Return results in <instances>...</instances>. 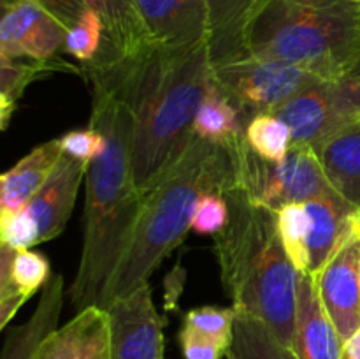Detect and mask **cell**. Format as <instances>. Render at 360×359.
<instances>
[{
    "mask_svg": "<svg viewBox=\"0 0 360 359\" xmlns=\"http://www.w3.org/2000/svg\"><path fill=\"white\" fill-rule=\"evenodd\" d=\"M81 69L88 80L115 88L132 109V175L144 196L192 141L197 109L211 88L210 44L153 46L141 58L94 62Z\"/></svg>",
    "mask_w": 360,
    "mask_h": 359,
    "instance_id": "6da1fadb",
    "label": "cell"
},
{
    "mask_svg": "<svg viewBox=\"0 0 360 359\" xmlns=\"http://www.w3.org/2000/svg\"><path fill=\"white\" fill-rule=\"evenodd\" d=\"M90 81L94 104L88 125L97 129L105 143L88 165L84 180L83 250L69 291L76 313L101 305L125 256L143 204V194L137 190L132 175V109L108 83Z\"/></svg>",
    "mask_w": 360,
    "mask_h": 359,
    "instance_id": "7a4b0ae2",
    "label": "cell"
},
{
    "mask_svg": "<svg viewBox=\"0 0 360 359\" xmlns=\"http://www.w3.org/2000/svg\"><path fill=\"white\" fill-rule=\"evenodd\" d=\"M224 196L231 218L213 241L225 292L236 310L259 317L292 347L299 271L281 245L278 211L255 203L234 183Z\"/></svg>",
    "mask_w": 360,
    "mask_h": 359,
    "instance_id": "3957f363",
    "label": "cell"
},
{
    "mask_svg": "<svg viewBox=\"0 0 360 359\" xmlns=\"http://www.w3.org/2000/svg\"><path fill=\"white\" fill-rule=\"evenodd\" d=\"M234 183L229 150L193 134L181 157L143 196L139 217L122 263L104 292L101 308L150 284L162 260L192 231L197 201L225 192Z\"/></svg>",
    "mask_w": 360,
    "mask_h": 359,
    "instance_id": "277c9868",
    "label": "cell"
},
{
    "mask_svg": "<svg viewBox=\"0 0 360 359\" xmlns=\"http://www.w3.org/2000/svg\"><path fill=\"white\" fill-rule=\"evenodd\" d=\"M248 55L280 60L319 80L348 76L360 58V6L269 0L250 27Z\"/></svg>",
    "mask_w": 360,
    "mask_h": 359,
    "instance_id": "5b68a950",
    "label": "cell"
},
{
    "mask_svg": "<svg viewBox=\"0 0 360 359\" xmlns=\"http://www.w3.org/2000/svg\"><path fill=\"white\" fill-rule=\"evenodd\" d=\"M227 150L234 169V185L267 208L278 211L287 204L309 203L338 194L311 146L292 144L283 160L273 162L257 155L243 134Z\"/></svg>",
    "mask_w": 360,
    "mask_h": 359,
    "instance_id": "8992f818",
    "label": "cell"
},
{
    "mask_svg": "<svg viewBox=\"0 0 360 359\" xmlns=\"http://www.w3.org/2000/svg\"><path fill=\"white\" fill-rule=\"evenodd\" d=\"M273 115L292 132V144L319 150L343 130L360 122V76L319 80L285 102Z\"/></svg>",
    "mask_w": 360,
    "mask_h": 359,
    "instance_id": "52a82bcc",
    "label": "cell"
},
{
    "mask_svg": "<svg viewBox=\"0 0 360 359\" xmlns=\"http://www.w3.org/2000/svg\"><path fill=\"white\" fill-rule=\"evenodd\" d=\"M315 81L319 77L299 67L255 55L213 65L211 70V83L238 106L246 123L260 113H274Z\"/></svg>",
    "mask_w": 360,
    "mask_h": 359,
    "instance_id": "ba28073f",
    "label": "cell"
},
{
    "mask_svg": "<svg viewBox=\"0 0 360 359\" xmlns=\"http://www.w3.org/2000/svg\"><path fill=\"white\" fill-rule=\"evenodd\" d=\"M0 58L51 60L65 46L67 28L37 0H0Z\"/></svg>",
    "mask_w": 360,
    "mask_h": 359,
    "instance_id": "9c48e42d",
    "label": "cell"
},
{
    "mask_svg": "<svg viewBox=\"0 0 360 359\" xmlns=\"http://www.w3.org/2000/svg\"><path fill=\"white\" fill-rule=\"evenodd\" d=\"M112 359H165L164 326L151 298L150 284L105 306Z\"/></svg>",
    "mask_w": 360,
    "mask_h": 359,
    "instance_id": "30bf717a",
    "label": "cell"
},
{
    "mask_svg": "<svg viewBox=\"0 0 360 359\" xmlns=\"http://www.w3.org/2000/svg\"><path fill=\"white\" fill-rule=\"evenodd\" d=\"M315 280L320 301L345 341L360 327V218Z\"/></svg>",
    "mask_w": 360,
    "mask_h": 359,
    "instance_id": "8fae6325",
    "label": "cell"
},
{
    "mask_svg": "<svg viewBox=\"0 0 360 359\" xmlns=\"http://www.w3.org/2000/svg\"><path fill=\"white\" fill-rule=\"evenodd\" d=\"M88 165L62 151L41 189L25 204V210L37 225L41 243L58 238L67 227L81 183L86 180Z\"/></svg>",
    "mask_w": 360,
    "mask_h": 359,
    "instance_id": "7c38bea8",
    "label": "cell"
},
{
    "mask_svg": "<svg viewBox=\"0 0 360 359\" xmlns=\"http://www.w3.org/2000/svg\"><path fill=\"white\" fill-rule=\"evenodd\" d=\"M155 46L190 48L210 39L206 0H136Z\"/></svg>",
    "mask_w": 360,
    "mask_h": 359,
    "instance_id": "4fadbf2b",
    "label": "cell"
},
{
    "mask_svg": "<svg viewBox=\"0 0 360 359\" xmlns=\"http://www.w3.org/2000/svg\"><path fill=\"white\" fill-rule=\"evenodd\" d=\"M292 348L299 359H341L343 338L320 301L315 273H299Z\"/></svg>",
    "mask_w": 360,
    "mask_h": 359,
    "instance_id": "5bb4252c",
    "label": "cell"
},
{
    "mask_svg": "<svg viewBox=\"0 0 360 359\" xmlns=\"http://www.w3.org/2000/svg\"><path fill=\"white\" fill-rule=\"evenodd\" d=\"M35 359H112L109 315L101 306H90L53 331Z\"/></svg>",
    "mask_w": 360,
    "mask_h": 359,
    "instance_id": "9a60e30c",
    "label": "cell"
},
{
    "mask_svg": "<svg viewBox=\"0 0 360 359\" xmlns=\"http://www.w3.org/2000/svg\"><path fill=\"white\" fill-rule=\"evenodd\" d=\"M102 18L105 41L95 62L136 60L153 48L136 0H79ZM94 63V62H91Z\"/></svg>",
    "mask_w": 360,
    "mask_h": 359,
    "instance_id": "2e32d148",
    "label": "cell"
},
{
    "mask_svg": "<svg viewBox=\"0 0 360 359\" xmlns=\"http://www.w3.org/2000/svg\"><path fill=\"white\" fill-rule=\"evenodd\" d=\"M51 266L44 253L16 250L0 243V327L6 329L18 310L51 278Z\"/></svg>",
    "mask_w": 360,
    "mask_h": 359,
    "instance_id": "e0dca14e",
    "label": "cell"
},
{
    "mask_svg": "<svg viewBox=\"0 0 360 359\" xmlns=\"http://www.w3.org/2000/svg\"><path fill=\"white\" fill-rule=\"evenodd\" d=\"M210 11V56L213 65L248 55V32L269 0H206Z\"/></svg>",
    "mask_w": 360,
    "mask_h": 359,
    "instance_id": "ac0fdd59",
    "label": "cell"
},
{
    "mask_svg": "<svg viewBox=\"0 0 360 359\" xmlns=\"http://www.w3.org/2000/svg\"><path fill=\"white\" fill-rule=\"evenodd\" d=\"M63 296V277L60 273L53 275L42 289L30 319L7 331L0 359H35L46 338L58 329Z\"/></svg>",
    "mask_w": 360,
    "mask_h": 359,
    "instance_id": "d6986e66",
    "label": "cell"
},
{
    "mask_svg": "<svg viewBox=\"0 0 360 359\" xmlns=\"http://www.w3.org/2000/svg\"><path fill=\"white\" fill-rule=\"evenodd\" d=\"M311 217V236H309V257H311V273H319L329 257L336 252L343 239L360 218L357 206L336 194L306 203Z\"/></svg>",
    "mask_w": 360,
    "mask_h": 359,
    "instance_id": "ffe728a7",
    "label": "cell"
},
{
    "mask_svg": "<svg viewBox=\"0 0 360 359\" xmlns=\"http://www.w3.org/2000/svg\"><path fill=\"white\" fill-rule=\"evenodd\" d=\"M62 155L60 139L39 144L0 178V211H16L41 189Z\"/></svg>",
    "mask_w": 360,
    "mask_h": 359,
    "instance_id": "44dd1931",
    "label": "cell"
},
{
    "mask_svg": "<svg viewBox=\"0 0 360 359\" xmlns=\"http://www.w3.org/2000/svg\"><path fill=\"white\" fill-rule=\"evenodd\" d=\"M330 185L360 210V122L316 150Z\"/></svg>",
    "mask_w": 360,
    "mask_h": 359,
    "instance_id": "7402d4cb",
    "label": "cell"
},
{
    "mask_svg": "<svg viewBox=\"0 0 360 359\" xmlns=\"http://www.w3.org/2000/svg\"><path fill=\"white\" fill-rule=\"evenodd\" d=\"M51 73L83 74V69L65 60H60L58 56L51 60H42V62L0 58V123H2V129H7L9 125L18 101L23 97L28 84Z\"/></svg>",
    "mask_w": 360,
    "mask_h": 359,
    "instance_id": "603a6c76",
    "label": "cell"
},
{
    "mask_svg": "<svg viewBox=\"0 0 360 359\" xmlns=\"http://www.w3.org/2000/svg\"><path fill=\"white\" fill-rule=\"evenodd\" d=\"M246 122L238 106L213 83L197 109L193 134L200 139L227 148L245 134Z\"/></svg>",
    "mask_w": 360,
    "mask_h": 359,
    "instance_id": "cb8c5ba5",
    "label": "cell"
},
{
    "mask_svg": "<svg viewBox=\"0 0 360 359\" xmlns=\"http://www.w3.org/2000/svg\"><path fill=\"white\" fill-rule=\"evenodd\" d=\"M227 359H299L259 317L238 310Z\"/></svg>",
    "mask_w": 360,
    "mask_h": 359,
    "instance_id": "d4e9b609",
    "label": "cell"
},
{
    "mask_svg": "<svg viewBox=\"0 0 360 359\" xmlns=\"http://www.w3.org/2000/svg\"><path fill=\"white\" fill-rule=\"evenodd\" d=\"M278 234L288 259L299 273H311L309 257V236H311V217L306 203L287 204L278 210Z\"/></svg>",
    "mask_w": 360,
    "mask_h": 359,
    "instance_id": "484cf974",
    "label": "cell"
},
{
    "mask_svg": "<svg viewBox=\"0 0 360 359\" xmlns=\"http://www.w3.org/2000/svg\"><path fill=\"white\" fill-rule=\"evenodd\" d=\"M248 146L266 160L280 162L287 157L292 146L290 127L273 113L255 115L245 129Z\"/></svg>",
    "mask_w": 360,
    "mask_h": 359,
    "instance_id": "4316f807",
    "label": "cell"
},
{
    "mask_svg": "<svg viewBox=\"0 0 360 359\" xmlns=\"http://www.w3.org/2000/svg\"><path fill=\"white\" fill-rule=\"evenodd\" d=\"M105 41L104 21L95 11L84 9L76 25L67 30L63 51L77 60L81 65L95 62Z\"/></svg>",
    "mask_w": 360,
    "mask_h": 359,
    "instance_id": "83f0119b",
    "label": "cell"
},
{
    "mask_svg": "<svg viewBox=\"0 0 360 359\" xmlns=\"http://www.w3.org/2000/svg\"><path fill=\"white\" fill-rule=\"evenodd\" d=\"M238 310L218 308V306H200V308L190 310L185 315L183 326L218 341L229 348L234 334V320Z\"/></svg>",
    "mask_w": 360,
    "mask_h": 359,
    "instance_id": "f1b7e54d",
    "label": "cell"
},
{
    "mask_svg": "<svg viewBox=\"0 0 360 359\" xmlns=\"http://www.w3.org/2000/svg\"><path fill=\"white\" fill-rule=\"evenodd\" d=\"M229 218H231V208L224 192H207L197 201L192 218V231L200 236H214L227 225Z\"/></svg>",
    "mask_w": 360,
    "mask_h": 359,
    "instance_id": "f546056e",
    "label": "cell"
},
{
    "mask_svg": "<svg viewBox=\"0 0 360 359\" xmlns=\"http://www.w3.org/2000/svg\"><path fill=\"white\" fill-rule=\"evenodd\" d=\"M0 241L16 250L39 245V229L25 208L16 211H0Z\"/></svg>",
    "mask_w": 360,
    "mask_h": 359,
    "instance_id": "4dcf8cb0",
    "label": "cell"
},
{
    "mask_svg": "<svg viewBox=\"0 0 360 359\" xmlns=\"http://www.w3.org/2000/svg\"><path fill=\"white\" fill-rule=\"evenodd\" d=\"M60 139V148L63 153L70 155V157L77 158V160L90 164L98 151L104 148V136L98 132L97 129L88 125V129L70 130V132L63 134Z\"/></svg>",
    "mask_w": 360,
    "mask_h": 359,
    "instance_id": "1f68e13d",
    "label": "cell"
},
{
    "mask_svg": "<svg viewBox=\"0 0 360 359\" xmlns=\"http://www.w3.org/2000/svg\"><path fill=\"white\" fill-rule=\"evenodd\" d=\"M183 359H224L229 348L190 327L181 326L179 331Z\"/></svg>",
    "mask_w": 360,
    "mask_h": 359,
    "instance_id": "d6a6232c",
    "label": "cell"
},
{
    "mask_svg": "<svg viewBox=\"0 0 360 359\" xmlns=\"http://www.w3.org/2000/svg\"><path fill=\"white\" fill-rule=\"evenodd\" d=\"M44 9H48L63 27L69 30L79 16L83 14L84 7L81 6L79 0H37Z\"/></svg>",
    "mask_w": 360,
    "mask_h": 359,
    "instance_id": "836d02e7",
    "label": "cell"
},
{
    "mask_svg": "<svg viewBox=\"0 0 360 359\" xmlns=\"http://www.w3.org/2000/svg\"><path fill=\"white\" fill-rule=\"evenodd\" d=\"M341 359H360V327L343 341Z\"/></svg>",
    "mask_w": 360,
    "mask_h": 359,
    "instance_id": "e575fe53",
    "label": "cell"
},
{
    "mask_svg": "<svg viewBox=\"0 0 360 359\" xmlns=\"http://www.w3.org/2000/svg\"><path fill=\"white\" fill-rule=\"evenodd\" d=\"M302 2H308V4H316V6H327V4L338 2V0H302Z\"/></svg>",
    "mask_w": 360,
    "mask_h": 359,
    "instance_id": "d590c367",
    "label": "cell"
},
{
    "mask_svg": "<svg viewBox=\"0 0 360 359\" xmlns=\"http://www.w3.org/2000/svg\"><path fill=\"white\" fill-rule=\"evenodd\" d=\"M352 74H355V76H360V58H359V62H357V65H355V69H354V73Z\"/></svg>",
    "mask_w": 360,
    "mask_h": 359,
    "instance_id": "8d00e7d4",
    "label": "cell"
},
{
    "mask_svg": "<svg viewBox=\"0 0 360 359\" xmlns=\"http://www.w3.org/2000/svg\"><path fill=\"white\" fill-rule=\"evenodd\" d=\"M350 2H355V4H359V6H360V0H350Z\"/></svg>",
    "mask_w": 360,
    "mask_h": 359,
    "instance_id": "74e56055",
    "label": "cell"
}]
</instances>
